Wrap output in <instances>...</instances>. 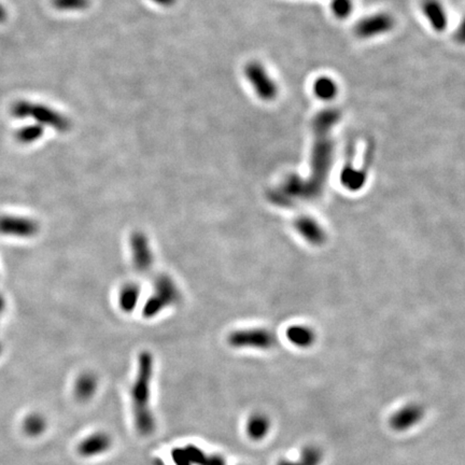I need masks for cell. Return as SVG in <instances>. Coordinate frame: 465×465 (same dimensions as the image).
I'll return each instance as SVG.
<instances>
[{
    "mask_svg": "<svg viewBox=\"0 0 465 465\" xmlns=\"http://www.w3.org/2000/svg\"><path fill=\"white\" fill-rule=\"evenodd\" d=\"M152 374L153 357L149 352H143L138 359V369L132 389V399L135 424L137 431L143 436H149L155 430V420L150 409Z\"/></svg>",
    "mask_w": 465,
    "mask_h": 465,
    "instance_id": "6da1fadb",
    "label": "cell"
},
{
    "mask_svg": "<svg viewBox=\"0 0 465 465\" xmlns=\"http://www.w3.org/2000/svg\"><path fill=\"white\" fill-rule=\"evenodd\" d=\"M11 114L16 119L31 118L42 126H48L60 133L71 131V122L68 118L63 116L56 110L51 109L48 106L31 103L27 101H18L11 107Z\"/></svg>",
    "mask_w": 465,
    "mask_h": 465,
    "instance_id": "7a4b0ae2",
    "label": "cell"
},
{
    "mask_svg": "<svg viewBox=\"0 0 465 465\" xmlns=\"http://www.w3.org/2000/svg\"><path fill=\"white\" fill-rule=\"evenodd\" d=\"M180 301V292L176 283L173 282L170 277L160 275L154 281L153 295L143 307V314L145 318H152L164 308Z\"/></svg>",
    "mask_w": 465,
    "mask_h": 465,
    "instance_id": "3957f363",
    "label": "cell"
},
{
    "mask_svg": "<svg viewBox=\"0 0 465 465\" xmlns=\"http://www.w3.org/2000/svg\"><path fill=\"white\" fill-rule=\"evenodd\" d=\"M228 344L234 348L266 349L276 346V337L265 329H238L232 332L228 338Z\"/></svg>",
    "mask_w": 465,
    "mask_h": 465,
    "instance_id": "277c9868",
    "label": "cell"
},
{
    "mask_svg": "<svg viewBox=\"0 0 465 465\" xmlns=\"http://www.w3.org/2000/svg\"><path fill=\"white\" fill-rule=\"evenodd\" d=\"M245 75L262 101H270L278 95V86L260 63L251 62L245 67Z\"/></svg>",
    "mask_w": 465,
    "mask_h": 465,
    "instance_id": "5b68a950",
    "label": "cell"
},
{
    "mask_svg": "<svg viewBox=\"0 0 465 465\" xmlns=\"http://www.w3.org/2000/svg\"><path fill=\"white\" fill-rule=\"evenodd\" d=\"M394 25V18L391 14L380 12L361 19L354 26V34L361 39H369L389 33Z\"/></svg>",
    "mask_w": 465,
    "mask_h": 465,
    "instance_id": "8992f818",
    "label": "cell"
},
{
    "mask_svg": "<svg viewBox=\"0 0 465 465\" xmlns=\"http://www.w3.org/2000/svg\"><path fill=\"white\" fill-rule=\"evenodd\" d=\"M39 230V224L33 219L18 215L0 217V234L14 237H33Z\"/></svg>",
    "mask_w": 465,
    "mask_h": 465,
    "instance_id": "52a82bcc",
    "label": "cell"
},
{
    "mask_svg": "<svg viewBox=\"0 0 465 465\" xmlns=\"http://www.w3.org/2000/svg\"><path fill=\"white\" fill-rule=\"evenodd\" d=\"M424 417V409L420 404H407L391 417L390 424L395 431L403 432L419 424Z\"/></svg>",
    "mask_w": 465,
    "mask_h": 465,
    "instance_id": "ba28073f",
    "label": "cell"
},
{
    "mask_svg": "<svg viewBox=\"0 0 465 465\" xmlns=\"http://www.w3.org/2000/svg\"><path fill=\"white\" fill-rule=\"evenodd\" d=\"M132 246L133 262L135 268L139 272H147L151 267L153 257H152L151 248H150L148 238L143 232H135L131 240Z\"/></svg>",
    "mask_w": 465,
    "mask_h": 465,
    "instance_id": "9c48e42d",
    "label": "cell"
},
{
    "mask_svg": "<svg viewBox=\"0 0 465 465\" xmlns=\"http://www.w3.org/2000/svg\"><path fill=\"white\" fill-rule=\"evenodd\" d=\"M112 445L111 437L105 432H97L84 439L79 444L78 451L84 458H92L105 454Z\"/></svg>",
    "mask_w": 465,
    "mask_h": 465,
    "instance_id": "30bf717a",
    "label": "cell"
},
{
    "mask_svg": "<svg viewBox=\"0 0 465 465\" xmlns=\"http://www.w3.org/2000/svg\"><path fill=\"white\" fill-rule=\"evenodd\" d=\"M421 9L426 20L430 23L431 27L435 31L441 33L447 29V14H446L445 8L439 0H424Z\"/></svg>",
    "mask_w": 465,
    "mask_h": 465,
    "instance_id": "8fae6325",
    "label": "cell"
},
{
    "mask_svg": "<svg viewBox=\"0 0 465 465\" xmlns=\"http://www.w3.org/2000/svg\"><path fill=\"white\" fill-rule=\"evenodd\" d=\"M270 418L264 414H255L247 422V434L253 441H262L270 432Z\"/></svg>",
    "mask_w": 465,
    "mask_h": 465,
    "instance_id": "7c38bea8",
    "label": "cell"
},
{
    "mask_svg": "<svg viewBox=\"0 0 465 465\" xmlns=\"http://www.w3.org/2000/svg\"><path fill=\"white\" fill-rule=\"evenodd\" d=\"M98 386V380L93 373H84L79 376L75 384V395L79 401L86 402L92 399Z\"/></svg>",
    "mask_w": 465,
    "mask_h": 465,
    "instance_id": "4fadbf2b",
    "label": "cell"
},
{
    "mask_svg": "<svg viewBox=\"0 0 465 465\" xmlns=\"http://www.w3.org/2000/svg\"><path fill=\"white\" fill-rule=\"evenodd\" d=\"M315 95L321 101H329L335 98L338 94V86L335 80L327 76L317 78L312 86Z\"/></svg>",
    "mask_w": 465,
    "mask_h": 465,
    "instance_id": "5bb4252c",
    "label": "cell"
},
{
    "mask_svg": "<svg viewBox=\"0 0 465 465\" xmlns=\"http://www.w3.org/2000/svg\"><path fill=\"white\" fill-rule=\"evenodd\" d=\"M139 297H140V287L137 283H128L120 291V307L122 308L123 312H133L134 308L136 307Z\"/></svg>",
    "mask_w": 465,
    "mask_h": 465,
    "instance_id": "9a60e30c",
    "label": "cell"
},
{
    "mask_svg": "<svg viewBox=\"0 0 465 465\" xmlns=\"http://www.w3.org/2000/svg\"><path fill=\"white\" fill-rule=\"evenodd\" d=\"M287 337L295 346L306 348L312 346L315 340V334L312 329H308L307 327L295 325L287 329Z\"/></svg>",
    "mask_w": 465,
    "mask_h": 465,
    "instance_id": "2e32d148",
    "label": "cell"
},
{
    "mask_svg": "<svg viewBox=\"0 0 465 465\" xmlns=\"http://www.w3.org/2000/svg\"><path fill=\"white\" fill-rule=\"evenodd\" d=\"M323 454L320 448L317 446H307L302 451V456L299 461L282 460L278 465H319L322 461Z\"/></svg>",
    "mask_w": 465,
    "mask_h": 465,
    "instance_id": "e0dca14e",
    "label": "cell"
},
{
    "mask_svg": "<svg viewBox=\"0 0 465 465\" xmlns=\"http://www.w3.org/2000/svg\"><path fill=\"white\" fill-rule=\"evenodd\" d=\"M185 454L190 463H196L198 465H224L223 459L219 456H206L202 450L194 446H188L185 449Z\"/></svg>",
    "mask_w": 465,
    "mask_h": 465,
    "instance_id": "ac0fdd59",
    "label": "cell"
},
{
    "mask_svg": "<svg viewBox=\"0 0 465 465\" xmlns=\"http://www.w3.org/2000/svg\"><path fill=\"white\" fill-rule=\"evenodd\" d=\"M44 134V126L38 123L29 124V126H23L20 130L16 131V138L19 143L29 145V143L39 140Z\"/></svg>",
    "mask_w": 465,
    "mask_h": 465,
    "instance_id": "d6986e66",
    "label": "cell"
},
{
    "mask_svg": "<svg viewBox=\"0 0 465 465\" xmlns=\"http://www.w3.org/2000/svg\"><path fill=\"white\" fill-rule=\"evenodd\" d=\"M46 420L41 414H31L25 419L23 430L29 436L37 437L46 431Z\"/></svg>",
    "mask_w": 465,
    "mask_h": 465,
    "instance_id": "ffe728a7",
    "label": "cell"
},
{
    "mask_svg": "<svg viewBox=\"0 0 465 465\" xmlns=\"http://www.w3.org/2000/svg\"><path fill=\"white\" fill-rule=\"evenodd\" d=\"M52 5L60 11H81L90 6V0H52Z\"/></svg>",
    "mask_w": 465,
    "mask_h": 465,
    "instance_id": "44dd1931",
    "label": "cell"
},
{
    "mask_svg": "<svg viewBox=\"0 0 465 465\" xmlns=\"http://www.w3.org/2000/svg\"><path fill=\"white\" fill-rule=\"evenodd\" d=\"M331 10L336 19L346 20L354 10V3L352 0H332Z\"/></svg>",
    "mask_w": 465,
    "mask_h": 465,
    "instance_id": "7402d4cb",
    "label": "cell"
},
{
    "mask_svg": "<svg viewBox=\"0 0 465 465\" xmlns=\"http://www.w3.org/2000/svg\"><path fill=\"white\" fill-rule=\"evenodd\" d=\"M173 456L175 461H176L177 465H191L185 450H175Z\"/></svg>",
    "mask_w": 465,
    "mask_h": 465,
    "instance_id": "603a6c76",
    "label": "cell"
},
{
    "mask_svg": "<svg viewBox=\"0 0 465 465\" xmlns=\"http://www.w3.org/2000/svg\"><path fill=\"white\" fill-rule=\"evenodd\" d=\"M454 39L458 44H465V16L461 21L460 25L454 33Z\"/></svg>",
    "mask_w": 465,
    "mask_h": 465,
    "instance_id": "cb8c5ba5",
    "label": "cell"
},
{
    "mask_svg": "<svg viewBox=\"0 0 465 465\" xmlns=\"http://www.w3.org/2000/svg\"><path fill=\"white\" fill-rule=\"evenodd\" d=\"M8 18V12L7 10H6V8L4 7L1 4H0V24L1 23L5 22L6 20H7Z\"/></svg>",
    "mask_w": 465,
    "mask_h": 465,
    "instance_id": "d4e9b609",
    "label": "cell"
},
{
    "mask_svg": "<svg viewBox=\"0 0 465 465\" xmlns=\"http://www.w3.org/2000/svg\"><path fill=\"white\" fill-rule=\"evenodd\" d=\"M154 3L158 4V5L165 6V7H168V6L173 5L176 3V0H152Z\"/></svg>",
    "mask_w": 465,
    "mask_h": 465,
    "instance_id": "484cf974",
    "label": "cell"
},
{
    "mask_svg": "<svg viewBox=\"0 0 465 465\" xmlns=\"http://www.w3.org/2000/svg\"><path fill=\"white\" fill-rule=\"evenodd\" d=\"M5 307H6L5 297H4L3 295H0V316L3 315L4 310H5Z\"/></svg>",
    "mask_w": 465,
    "mask_h": 465,
    "instance_id": "4316f807",
    "label": "cell"
},
{
    "mask_svg": "<svg viewBox=\"0 0 465 465\" xmlns=\"http://www.w3.org/2000/svg\"><path fill=\"white\" fill-rule=\"evenodd\" d=\"M1 352H3V346L0 344V354H1Z\"/></svg>",
    "mask_w": 465,
    "mask_h": 465,
    "instance_id": "83f0119b",
    "label": "cell"
}]
</instances>
